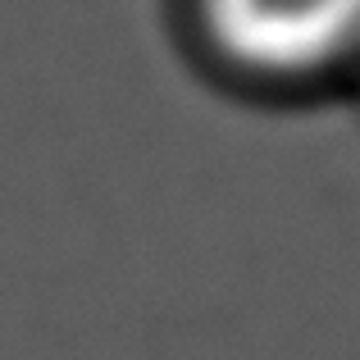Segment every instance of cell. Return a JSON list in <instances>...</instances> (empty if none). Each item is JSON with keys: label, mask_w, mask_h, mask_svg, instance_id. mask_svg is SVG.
Masks as SVG:
<instances>
[{"label": "cell", "mask_w": 360, "mask_h": 360, "mask_svg": "<svg viewBox=\"0 0 360 360\" xmlns=\"http://www.w3.org/2000/svg\"><path fill=\"white\" fill-rule=\"evenodd\" d=\"M214 41L246 69L315 73L360 46V0H201Z\"/></svg>", "instance_id": "1"}]
</instances>
